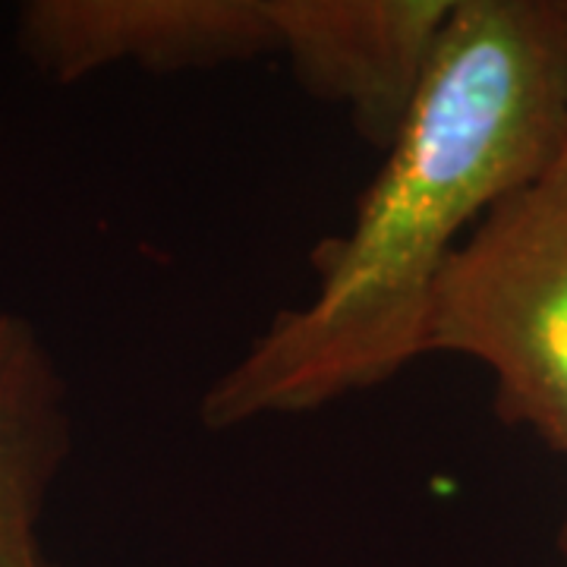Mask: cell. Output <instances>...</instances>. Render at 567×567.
I'll use <instances>...</instances> for the list:
<instances>
[{"label":"cell","instance_id":"obj_1","mask_svg":"<svg viewBox=\"0 0 567 567\" xmlns=\"http://www.w3.org/2000/svg\"><path fill=\"white\" fill-rule=\"evenodd\" d=\"M567 0H454L429 76L316 290L208 385V429L300 416L425 357L447 259L565 148Z\"/></svg>","mask_w":567,"mask_h":567},{"label":"cell","instance_id":"obj_2","mask_svg":"<svg viewBox=\"0 0 567 567\" xmlns=\"http://www.w3.org/2000/svg\"><path fill=\"white\" fill-rule=\"evenodd\" d=\"M423 353L486 365L498 416L567 457V142L447 259Z\"/></svg>","mask_w":567,"mask_h":567},{"label":"cell","instance_id":"obj_3","mask_svg":"<svg viewBox=\"0 0 567 567\" xmlns=\"http://www.w3.org/2000/svg\"><path fill=\"white\" fill-rule=\"evenodd\" d=\"M17 41L61 85L114 66L186 73L278 54L268 0H29Z\"/></svg>","mask_w":567,"mask_h":567},{"label":"cell","instance_id":"obj_4","mask_svg":"<svg viewBox=\"0 0 567 567\" xmlns=\"http://www.w3.org/2000/svg\"><path fill=\"white\" fill-rule=\"evenodd\" d=\"M268 13L275 58L385 152L429 76L454 0H268Z\"/></svg>","mask_w":567,"mask_h":567},{"label":"cell","instance_id":"obj_5","mask_svg":"<svg viewBox=\"0 0 567 567\" xmlns=\"http://www.w3.org/2000/svg\"><path fill=\"white\" fill-rule=\"evenodd\" d=\"M73 451L70 391L39 328L0 309V565L39 548L48 498Z\"/></svg>","mask_w":567,"mask_h":567},{"label":"cell","instance_id":"obj_6","mask_svg":"<svg viewBox=\"0 0 567 567\" xmlns=\"http://www.w3.org/2000/svg\"><path fill=\"white\" fill-rule=\"evenodd\" d=\"M0 567H61L54 565L44 551L39 548H29V551H22V555H17V558H10V561H3Z\"/></svg>","mask_w":567,"mask_h":567},{"label":"cell","instance_id":"obj_7","mask_svg":"<svg viewBox=\"0 0 567 567\" xmlns=\"http://www.w3.org/2000/svg\"><path fill=\"white\" fill-rule=\"evenodd\" d=\"M561 551H565V558H567V520H565V529H561Z\"/></svg>","mask_w":567,"mask_h":567},{"label":"cell","instance_id":"obj_8","mask_svg":"<svg viewBox=\"0 0 567 567\" xmlns=\"http://www.w3.org/2000/svg\"><path fill=\"white\" fill-rule=\"evenodd\" d=\"M565 142H567V136H565Z\"/></svg>","mask_w":567,"mask_h":567}]
</instances>
